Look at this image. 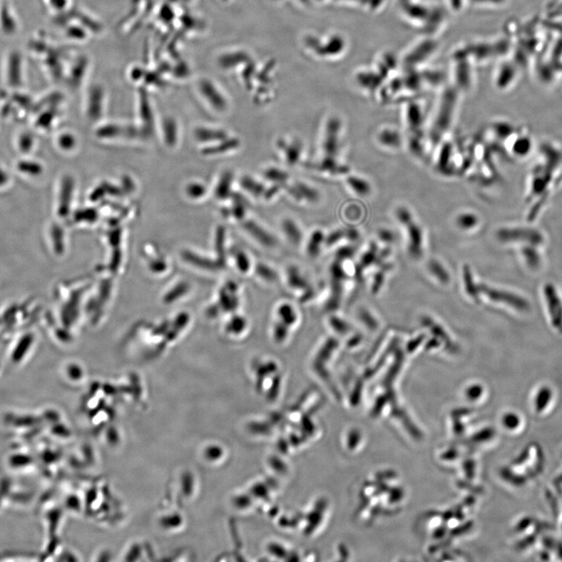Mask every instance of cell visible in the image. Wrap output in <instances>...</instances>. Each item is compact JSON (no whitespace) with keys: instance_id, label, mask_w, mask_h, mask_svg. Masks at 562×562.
<instances>
[{"instance_id":"1","label":"cell","mask_w":562,"mask_h":562,"mask_svg":"<svg viewBox=\"0 0 562 562\" xmlns=\"http://www.w3.org/2000/svg\"><path fill=\"white\" fill-rule=\"evenodd\" d=\"M459 94V91L453 86L446 88L441 96L427 138L429 145L434 150L442 142L451 126Z\"/></svg>"},{"instance_id":"2","label":"cell","mask_w":562,"mask_h":562,"mask_svg":"<svg viewBox=\"0 0 562 562\" xmlns=\"http://www.w3.org/2000/svg\"><path fill=\"white\" fill-rule=\"evenodd\" d=\"M395 218L406 233L409 242L410 251L414 253L421 252L423 242V230L417 221L414 214L404 206H400L395 211Z\"/></svg>"},{"instance_id":"3","label":"cell","mask_w":562,"mask_h":562,"mask_svg":"<svg viewBox=\"0 0 562 562\" xmlns=\"http://www.w3.org/2000/svg\"><path fill=\"white\" fill-rule=\"evenodd\" d=\"M438 44L431 38L420 41L404 56V63L410 69H415L418 66L431 59L437 49Z\"/></svg>"},{"instance_id":"4","label":"cell","mask_w":562,"mask_h":562,"mask_svg":"<svg viewBox=\"0 0 562 562\" xmlns=\"http://www.w3.org/2000/svg\"><path fill=\"white\" fill-rule=\"evenodd\" d=\"M297 312L292 305L281 304L277 310V321L272 329V336L277 343L283 342L288 336L289 327L295 326L297 320Z\"/></svg>"},{"instance_id":"5","label":"cell","mask_w":562,"mask_h":562,"mask_svg":"<svg viewBox=\"0 0 562 562\" xmlns=\"http://www.w3.org/2000/svg\"><path fill=\"white\" fill-rule=\"evenodd\" d=\"M543 290L551 325L557 332L562 334V300L552 284L545 285Z\"/></svg>"},{"instance_id":"6","label":"cell","mask_w":562,"mask_h":562,"mask_svg":"<svg viewBox=\"0 0 562 562\" xmlns=\"http://www.w3.org/2000/svg\"><path fill=\"white\" fill-rule=\"evenodd\" d=\"M456 66L454 68V88L460 91H468L473 84V71L471 69V62L466 57L456 56Z\"/></svg>"},{"instance_id":"7","label":"cell","mask_w":562,"mask_h":562,"mask_svg":"<svg viewBox=\"0 0 562 562\" xmlns=\"http://www.w3.org/2000/svg\"><path fill=\"white\" fill-rule=\"evenodd\" d=\"M342 129V121L337 118H329L327 123L326 133L324 140V151L325 156L334 157L339 150V139Z\"/></svg>"},{"instance_id":"8","label":"cell","mask_w":562,"mask_h":562,"mask_svg":"<svg viewBox=\"0 0 562 562\" xmlns=\"http://www.w3.org/2000/svg\"><path fill=\"white\" fill-rule=\"evenodd\" d=\"M404 117L411 135H422L425 121L423 107L417 102L408 103L404 108Z\"/></svg>"},{"instance_id":"9","label":"cell","mask_w":562,"mask_h":562,"mask_svg":"<svg viewBox=\"0 0 562 562\" xmlns=\"http://www.w3.org/2000/svg\"><path fill=\"white\" fill-rule=\"evenodd\" d=\"M438 145H440L441 148L438 150L436 160V170L440 171L444 175L452 176L454 171L456 170L454 169L456 163H454L456 156L453 145L451 142H444Z\"/></svg>"},{"instance_id":"10","label":"cell","mask_w":562,"mask_h":562,"mask_svg":"<svg viewBox=\"0 0 562 562\" xmlns=\"http://www.w3.org/2000/svg\"><path fill=\"white\" fill-rule=\"evenodd\" d=\"M499 237L504 241H523L535 245L541 244L543 241L539 234L522 229H502L499 231Z\"/></svg>"},{"instance_id":"11","label":"cell","mask_w":562,"mask_h":562,"mask_svg":"<svg viewBox=\"0 0 562 562\" xmlns=\"http://www.w3.org/2000/svg\"><path fill=\"white\" fill-rule=\"evenodd\" d=\"M243 228L247 234L252 236L255 241L260 245L271 247L276 245V239L266 229L261 227L257 223L253 220H245L243 223Z\"/></svg>"},{"instance_id":"12","label":"cell","mask_w":562,"mask_h":562,"mask_svg":"<svg viewBox=\"0 0 562 562\" xmlns=\"http://www.w3.org/2000/svg\"><path fill=\"white\" fill-rule=\"evenodd\" d=\"M378 143L387 150H398L404 143L401 132L391 127L383 128L379 130L377 136Z\"/></svg>"},{"instance_id":"13","label":"cell","mask_w":562,"mask_h":562,"mask_svg":"<svg viewBox=\"0 0 562 562\" xmlns=\"http://www.w3.org/2000/svg\"><path fill=\"white\" fill-rule=\"evenodd\" d=\"M486 292L492 299L507 303L517 310L526 312L531 308L530 303L522 297L501 291L489 290Z\"/></svg>"},{"instance_id":"14","label":"cell","mask_w":562,"mask_h":562,"mask_svg":"<svg viewBox=\"0 0 562 562\" xmlns=\"http://www.w3.org/2000/svg\"><path fill=\"white\" fill-rule=\"evenodd\" d=\"M296 200L317 203L319 201L320 194L315 188L304 183H297L288 190Z\"/></svg>"},{"instance_id":"15","label":"cell","mask_w":562,"mask_h":562,"mask_svg":"<svg viewBox=\"0 0 562 562\" xmlns=\"http://www.w3.org/2000/svg\"><path fill=\"white\" fill-rule=\"evenodd\" d=\"M278 146L285 152L287 163L290 165V166H294L300 161L302 152V145L299 140H295V142L287 144L284 140H280L278 143Z\"/></svg>"},{"instance_id":"16","label":"cell","mask_w":562,"mask_h":562,"mask_svg":"<svg viewBox=\"0 0 562 562\" xmlns=\"http://www.w3.org/2000/svg\"><path fill=\"white\" fill-rule=\"evenodd\" d=\"M481 222L479 215L473 211H462L456 217V225L462 230H471L476 228Z\"/></svg>"},{"instance_id":"17","label":"cell","mask_w":562,"mask_h":562,"mask_svg":"<svg viewBox=\"0 0 562 562\" xmlns=\"http://www.w3.org/2000/svg\"><path fill=\"white\" fill-rule=\"evenodd\" d=\"M202 92L208 101L218 111H224L226 108V101L224 97L209 83H204L202 86Z\"/></svg>"},{"instance_id":"18","label":"cell","mask_w":562,"mask_h":562,"mask_svg":"<svg viewBox=\"0 0 562 562\" xmlns=\"http://www.w3.org/2000/svg\"><path fill=\"white\" fill-rule=\"evenodd\" d=\"M240 146V140L235 138H228L219 142L217 145L205 148L203 153L205 155H217L226 153L236 150Z\"/></svg>"},{"instance_id":"19","label":"cell","mask_w":562,"mask_h":562,"mask_svg":"<svg viewBox=\"0 0 562 562\" xmlns=\"http://www.w3.org/2000/svg\"><path fill=\"white\" fill-rule=\"evenodd\" d=\"M234 175L233 172L226 171L223 173L219 183L215 190V195L219 200H226L231 196V186H233Z\"/></svg>"},{"instance_id":"20","label":"cell","mask_w":562,"mask_h":562,"mask_svg":"<svg viewBox=\"0 0 562 562\" xmlns=\"http://www.w3.org/2000/svg\"><path fill=\"white\" fill-rule=\"evenodd\" d=\"M196 138L202 142H221L228 138L227 132L223 130L198 128L195 132Z\"/></svg>"},{"instance_id":"21","label":"cell","mask_w":562,"mask_h":562,"mask_svg":"<svg viewBox=\"0 0 562 562\" xmlns=\"http://www.w3.org/2000/svg\"><path fill=\"white\" fill-rule=\"evenodd\" d=\"M346 181L352 191L359 196H367L372 191L370 183L364 178L357 176H350L347 178Z\"/></svg>"},{"instance_id":"22","label":"cell","mask_w":562,"mask_h":562,"mask_svg":"<svg viewBox=\"0 0 562 562\" xmlns=\"http://www.w3.org/2000/svg\"><path fill=\"white\" fill-rule=\"evenodd\" d=\"M240 185L247 193H250L255 197L264 195L266 188L260 181L255 180L250 176H244L240 180Z\"/></svg>"},{"instance_id":"23","label":"cell","mask_w":562,"mask_h":562,"mask_svg":"<svg viewBox=\"0 0 562 562\" xmlns=\"http://www.w3.org/2000/svg\"><path fill=\"white\" fill-rule=\"evenodd\" d=\"M282 229L287 238L294 245H299L302 239V233L295 222L290 219L285 220L282 223Z\"/></svg>"},{"instance_id":"24","label":"cell","mask_w":562,"mask_h":562,"mask_svg":"<svg viewBox=\"0 0 562 562\" xmlns=\"http://www.w3.org/2000/svg\"><path fill=\"white\" fill-rule=\"evenodd\" d=\"M231 197L233 198L234 204L233 205V208L230 210V214L236 220H244L247 209L246 202L244 197L237 193L231 194Z\"/></svg>"},{"instance_id":"25","label":"cell","mask_w":562,"mask_h":562,"mask_svg":"<svg viewBox=\"0 0 562 562\" xmlns=\"http://www.w3.org/2000/svg\"><path fill=\"white\" fill-rule=\"evenodd\" d=\"M325 243V236L322 230H317L314 231L311 235L309 244L307 246V252L311 257H316L320 253L321 246Z\"/></svg>"},{"instance_id":"26","label":"cell","mask_w":562,"mask_h":562,"mask_svg":"<svg viewBox=\"0 0 562 562\" xmlns=\"http://www.w3.org/2000/svg\"><path fill=\"white\" fill-rule=\"evenodd\" d=\"M264 177L275 184H285L289 178L285 171L277 168H270L264 171Z\"/></svg>"},{"instance_id":"27","label":"cell","mask_w":562,"mask_h":562,"mask_svg":"<svg viewBox=\"0 0 562 562\" xmlns=\"http://www.w3.org/2000/svg\"><path fill=\"white\" fill-rule=\"evenodd\" d=\"M236 267L240 272L246 274L250 270V260L249 256L241 250H236L234 253Z\"/></svg>"},{"instance_id":"28","label":"cell","mask_w":562,"mask_h":562,"mask_svg":"<svg viewBox=\"0 0 562 562\" xmlns=\"http://www.w3.org/2000/svg\"><path fill=\"white\" fill-rule=\"evenodd\" d=\"M321 170L332 172L334 173H344L349 171L345 167L339 166L334 157L325 156V158L320 163Z\"/></svg>"},{"instance_id":"29","label":"cell","mask_w":562,"mask_h":562,"mask_svg":"<svg viewBox=\"0 0 562 562\" xmlns=\"http://www.w3.org/2000/svg\"><path fill=\"white\" fill-rule=\"evenodd\" d=\"M247 326V322L242 317H234L228 324V333L233 335H239L243 333Z\"/></svg>"},{"instance_id":"30","label":"cell","mask_w":562,"mask_h":562,"mask_svg":"<svg viewBox=\"0 0 562 562\" xmlns=\"http://www.w3.org/2000/svg\"><path fill=\"white\" fill-rule=\"evenodd\" d=\"M256 272L262 279L266 280L267 282H275L277 279L276 272L264 264H259Z\"/></svg>"},{"instance_id":"31","label":"cell","mask_w":562,"mask_h":562,"mask_svg":"<svg viewBox=\"0 0 562 562\" xmlns=\"http://www.w3.org/2000/svg\"><path fill=\"white\" fill-rule=\"evenodd\" d=\"M31 461V458L24 454H16L11 458L10 464L13 467H24L29 465Z\"/></svg>"},{"instance_id":"32","label":"cell","mask_w":562,"mask_h":562,"mask_svg":"<svg viewBox=\"0 0 562 562\" xmlns=\"http://www.w3.org/2000/svg\"><path fill=\"white\" fill-rule=\"evenodd\" d=\"M506 0H467V3L476 6H493L505 4Z\"/></svg>"},{"instance_id":"33","label":"cell","mask_w":562,"mask_h":562,"mask_svg":"<svg viewBox=\"0 0 562 562\" xmlns=\"http://www.w3.org/2000/svg\"><path fill=\"white\" fill-rule=\"evenodd\" d=\"M206 189L201 184H193L188 187V194L193 198H198L205 195Z\"/></svg>"},{"instance_id":"34","label":"cell","mask_w":562,"mask_h":562,"mask_svg":"<svg viewBox=\"0 0 562 562\" xmlns=\"http://www.w3.org/2000/svg\"><path fill=\"white\" fill-rule=\"evenodd\" d=\"M10 420L13 424L18 426H30L36 422V419L31 417H12Z\"/></svg>"},{"instance_id":"35","label":"cell","mask_w":562,"mask_h":562,"mask_svg":"<svg viewBox=\"0 0 562 562\" xmlns=\"http://www.w3.org/2000/svg\"><path fill=\"white\" fill-rule=\"evenodd\" d=\"M449 7L453 11L459 12L464 9L467 0H447Z\"/></svg>"}]
</instances>
